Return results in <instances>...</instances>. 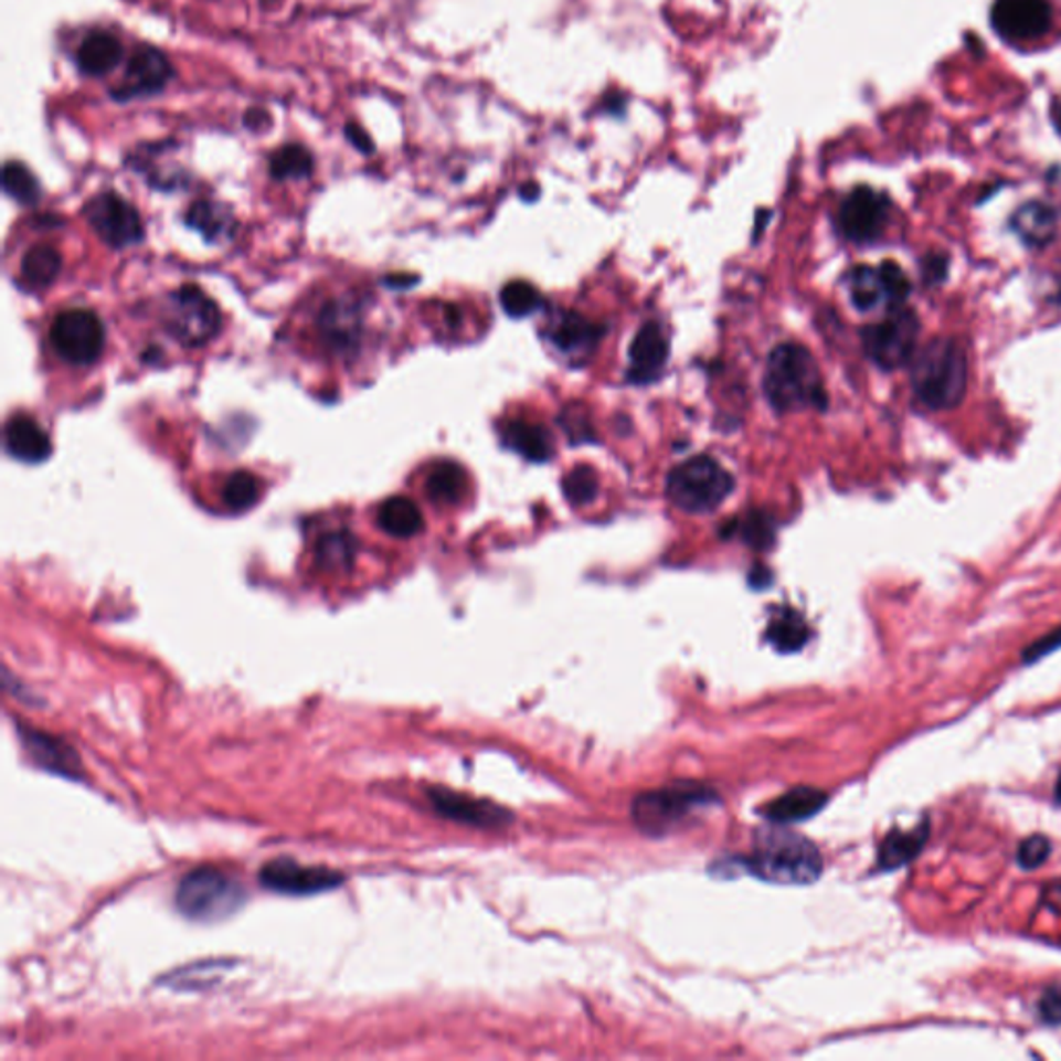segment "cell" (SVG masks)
Listing matches in <instances>:
<instances>
[{"label": "cell", "instance_id": "obj_1", "mask_svg": "<svg viewBox=\"0 0 1061 1061\" xmlns=\"http://www.w3.org/2000/svg\"><path fill=\"white\" fill-rule=\"evenodd\" d=\"M910 384L916 401L931 411H949L964 401L968 354L956 338H933L912 357Z\"/></svg>", "mask_w": 1061, "mask_h": 1061}, {"label": "cell", "instance_id": "obj_2", "mask_svg": "<svg viewBox=\"0 0 1061 1061\" xmlns=\"http://www.w3.org/2000/svg\"><path fill=\"white\" fill-rule=\"evenodd\" d=\"M763 392L770 405L779 413H794L805 409H826L827 394L821 371L803 344H779L767 357Z\"/></svg>", "mask_w": 1061, "mask_h": 1061}, {"label": "cell", "instance_id": "obj_3", "mask_svg": "<svg viewBox=\"0 0 1061 1061\" xmlns=\"http://www.w3.org/2000/svg\"><path fill=\"white\" fill-rule=\"evenodd\" d=\"M741 864L758 879L782 885H807L824 873V859L815 844L772 827L758 831L753 852Z\"/></svg>", "mask_w": 1061, "mask_h": 1061}, {"label": "cell", "instance_id": "obj_4", "mask_svg": "<svg viewBox=\"0 0 1061 1061\" xmlns=\"http://www.w3.org/2000/svg\"><path fill=\"white\" fill-rule=\"evenodd\" d=\"M734 491V477L711 456L697 455L676 465L666 479L668 500L682 512L705 514Z\"/></svg>", "mask_w": 1061, "mask_h": 1061}, {"label": "cell", "instance_id": "obj_5", "mask_svg": "<svg viewBox=\"0 0 1061 1061\" xmlns=\"http://www.w3.org/2000/svg\"><path fill=\"white\" fill-rule=\"evenodd\" d=\"M247 900L245 888L235 877L214 867L189 871L177 885L174 904L179 912L198 923H216L241 909Z\"/></svg>", "mask_w": 1061, "mask_h": 1061}, {"label": "cell", "instance_id": "obj_6", "mask_svg": "<svg viewBox=\"0 0 1061 1061\" xmlns=\"http://www.w3.org/2000/svg\"><path fill=\"white\" fill-rule=\"evenodd\" d=\"M919 332L921 321L912 309H906L904 305L892 307L883 320L862 330V347L867 357L881 370H898L916 353Z\"/></svg>", "mask_w": 1061, "mask_h": 1061}, {"label": "cell", "instance_id": "obj_7", "mask_svg": "<svg viewBox=\"0 0 1061 1061\" xmlns=\"http://www.w3.org/2000/svg\"><path fill=\"white\" fill-rule=\"evenodd\" d=\"M219 305L202 288L185 285L172 290L165 305V326L185 347H200L219 335Z\"/></svg>", "mask_w": 1061, "mask_h": 1061}, {"label": "cell", "instance_id": "obj_8", "mask_svg": "<svg viewBox=\"0 0 1061 1061\" xmlns=\"http://www.w3.org/2000/svg\"><path fill=\"white\" fill-rule=\"evenodd\" d=\"M104 323L89 309H67L52 321V347L71 365L96 363L104 351Z\"/></svg>", "mask_w": 1061, "mask_h": 1061}, {"label": "cell", "instance_id": "obj_9", "mask_svg": "<svg viewBox=\"0 0 1061 1061\" xmlns=\"http://www.w3.org/2000/svg\"><path fill=\"white\" fill-rule=\"evenodd\" d=\"M715 800V794L701 786H675L664 791L645 792L633 803V819L643 831L659 834L666 827L675 826L692 810L708 807Z\"/></svg>", "mask_w": 1061, "mask_h": 1061}, {"label": "cell", "instance_id": "obj_10", "mask_svg": "<svg viewBox=\"0 0 1061 1061\" xmlns=\"http://www.w3.org/2000/svg\"><path fill=\"white\" fill-rule=\"evenodd\" d=\"M1055 11L1051 0H995L991 28L1006 44L1028 46L1051 34Z\"/></svg>", "mask_w": 1061, "mask_h": 1061}, {"label": "cell", "instance_id": "obj_11", "mask_svg": "<svg viewBox=\"0 0 1061 1061\" xmlns=\"http://www.w3.org/2000/svg\"><path fill=\"white\" fill-rule=\"evenodd\" d=\"M84 216L100 241L115 250H125L144 238V222L136 205L115 191L94 195L84 205Z\"/></svg>", "mask_w": 1061, "mask_h": 1061}, {"label": "cell", "instance_id": "obj_12", "mask_svg": "<svg viewBox=\"0 0 1061 1061\" xmlns=\"http://www.w3.org/2000/svg\"><path fill=\"white\" fill-rule=\"evenodd\" d=\"M890 212L892 202L888 200V195L871 187H857L846 195L838 210V226L848 241L869 245L885 233Z\"/></svg>", "mask_w": 1061, "mask_h": 1061}, {"label": "cell", "instance_id": "obj_13", "mask_svg": "<svg viewBox=\"0 0 1061 1061\" xmlns=\"http://www.w3.org/2000/svg\"><path fill=\"white\" fill-rule=\"evenodd\" d=\"M174 75L177 71L165 52L150 44H141L129 59L125 75L117 89L110 92V98L115 102H131L160 96L174 79Z\"/></svg>", "mask_w": 1061, "mask_h": 1061}, {"label": "cell", "instance_id": "obj_14", "mask_svg": "<svg viewBox=\"0 0 1061 1061\" xmlns=\"http://www.w3.org/2000/svg\"><path fill=\"white\" fill-rule=\"evenodd\" d=\"M259 883L285 895L330 892L344 883V876L328 867H307L293 859H274L259 869Z\"/></svg>", "mask_w": 1061, "mask_h": 1061}, {"label": "cell", "instance_id": "obj_15", "mask_svg": "<svg viewBox=\"0 0 1061 1061\" xmlns=\"http://www.w3.org/2000/svg\"><path fill=\"white\" fill-rule=\"evenodd\" d=\"M427 798L438 815L463 826L502 829L512 821L510 810L498 807L496 803L471 798L467 794H458L448 788H429Z\"/></svg>", "mask_w": 1061, "mask_h": 1061}, {"label": "cell", "instance_id": "obj_16", "mask_svg": "<svg viewBox=\"0 0 1061 1061\" xmlns=\"http://www.w3.org/2000/svg\"><path fill=\"white\" fill-rule=\"evenodd\" d=\"M18 734L23 744V751L34 761V765L51 772V774L63 775L71 779H82V758L68 746L67 742L40 732L38 728L18 724Z\"/></svg>", "mask_w": 1061, "mask_h": 1061}, {"label": "cell", "instance_id": "obj_17", "mask_svg": "<svg viewBox=\"0 0 1061 1061\" xmlns=\"http://www.w3.org/2000/svg\"><path fill=\"white\" fill-rule=\"evenodd\" d=\"M670 344L656 321H647L633 338L628 349V380L635 384H649L659 378L668 363Z\"/></svg>", "mask_w": 1061, "mask_h": 1061}, {"label": "cell", "instance_id": "obj_18", "mask_svg": "<svg viewBox=\"0 0 1061 1061\" xmlns=\"http://www.w3.org/2000/svg\"><path fill=\"white\" fill-rule=\"evenodd\" d=\"M931 838V815H923L921 821L910 829L893 827L877 848V871L893 873L912 864L925 852Z\"/></svg>", "mask_w": 1061, "mask_h": 1061}, {"label": "cell", "instance_id": "obj_19", "mask_svg": "<svg viewBox=\"0 0 1061 1061\" xmlns=\"http://www.w3.org/2000/svg\"><path fill=\"white\" fill-rule=\"evenodd\" d=\"M4 444L9 455L23 463H42L52 450L49 434L28 415H15L9 420L4 427Z\"/></svg>", "mask_w": 1061, "mask_h": 1061}, {"label": "cell", "instance_id": "obj_20", "mask_svg": "<svg viewBox=\"0 0 1061 1061\" xmlns=\"http://www.w3.org/2000/svg\"><path fill=\"white\" fill-rule=\"evenodd\" d=\"M826 805V792L813 786H796L786 794H782L779 798H775L774 803H770L765 809V817L777 826L800 824L815 817Z\"/></svg>", "mask_w": 1061, "mask_h": 1061}, {"label": "cell", "instance_id": "obj_21", "mask_svg": "<svg viewBox=\"0 0 1061 1061\" xmlns=\"http://www.w3.org/2000/svg\"><path fill=\"white\" fill-rule=\"evenodd\" d=\"M123 54L125 49L117 35L108 32H92L85 35L84 42L79 44L75 63L87 77H106L120 65Z\"/></svg>", "mask_w": 1061, "mask_h": 1061}, {"label": "cell", "instance_id": "obj_22", "mask_svg": "<svg viewBox=\"0 0 1061 1061\" xmlns=\"http://www.w3.org/2000/svg\"><path fill=\"white\" fill-rule=\"evenodd\" d=\"M1011 229L1028 247H1044L1058 235V212L1043 202L1025 203L1014 212Z\"/></svg>", "mask_w": 1061, "mask_h": 1061}, {"label": "cell", "instance_id": "obj_23", "mask_svg": "<svg viewBox=\"0 0 1061 1061\" xmlns=\"http://www.w3.org/2000/svg\"><path fill=\"white\" fill-rule=\"evenodd\" d=\"M602 335H604V330L597 323L585 320L583 316H579L574 311H569V314H562L552 323L550 340L562 353L583 354L590 353L591 349L600 342Z\"/></svg>", "mask_w": 1061, "mask_h": 1061}, {"label": "cell", "instance_id": "obj_24", "mask_svg": "<svg viewBox=\"0 0 1061 1061\" xmlns=\"http://www.w3.org/2000/svg\"><path fill=\"white\" fill-rule=\"evenodd\" d=\"M359 330L361 314L353 304L338 301L323 309L320 318L321 337L335 351H351L357 344Z\"/></svg>", "mask_w": 1061, "mask_h": 1061}, {"label": "cell", "instance_id": "obj_25", "mask_svg": "<svg viewBox=\"0 0 1061 1061\" xmlns=\"http://www.w3.org/2000/svg\"><path fill=\"white\" fill-rule=\"evenodd\" d=\"M502 439L512 453L521 455L522 458H527L531 463H545V460H550V456L554 455L552 436L540 423H506L505 429H502Z\"/></svg>", "mask_w": 1061, "mask_h": 1061}, {"label": "cell", "instance_id": "obj_26", "mask_svg": "<svg viewBox=\"0 0 1061 1061\" xmlns=\"http://www.w3.org/2000/svg\"><path fill=\"white\" fill-rule=\"evenodd\" d=\"M187 224L195 229L210 243L231 238L235 231V216L229 205L219 202H195L187 212Z\"/></svg>", "mask_w": 1061, "mask_h": 1061}, {"label": "cell", "instance_id": "obj_27", "mask_svg": "<svg viewBox=\"0 0 1061 1061\" xmlns=\"http://www.w3.org/2000/svg\"><path fill=\"white\" fill-rule=\"evenodd\" d=\"M378 522L388 535L399 538V540L415 538L423 531L422 510L406 496L388 498L386 502L380 506Z\"/></svg>", "mask_w": 1061, "mask_h": 1061}, {"label": "cell", "instance_id": "obj_28", "mask_svg": "<svg viewBox=\"0 0 1061 1061\" xmlns=\"http://www.w3.org/2000/svg\"><path fill=\"white\" fill-rule=\"evenodd\" d=\"M425 491L436 505H458L467 494V473L453 460H442L427 475Z\"/></svg>", "mask_w": 1061, "mask_h": 1061}, {"label": "cell", "instance_id": "obj_29", "mask_svg": "<svg viewBox=\"0 0 1061 1061\" xmlns=\"http://www.w3.org/2000/svg\"><path fill=\"white\" fill-rule=\"evenodd\" d=\"M63 268V257L56 247L49 243H38L30 252L23 255L21 262V278L25 280L28 287L40 288L51 287L61 274Z\"/></svg>", "mask_w": 1061, "mask_h": 1061}, {"label": "cell", "instance_id": "obj_30", "mask_svg": "<svg viewBox=\"0 0 1061 1061\" xmlns=\"http://www.w3.org/2000/svg\"><path fill=\"white\" fill-rule=\"evenodd\" d=\"M357 548L359 543L347 531L326 533L316 545V564L326 573H347L353 569Z\"/></svg>", "mask_w": 1061, "mask_h": 1061}, {"label": "cell", "instance_id": "obj_31", "mask_svg": "<svg viewBox=\"0 0 1061 1061\" xmlns=\"http://www.w3.org/2000/svg\"><path fill=\"white\" fill-rule=\"evenodd\" d=\"M809 637V626L805 623V618L794 609L779 612L767 626V639L782 654L800 651L807 645Z\"/></svg>", "mask_w": 1061, "mask_h": 1061}, {"label": "cell", "instance_id": "obj_32", "mask_svg": "<svg viewBox=\"0 0 1061 1061\" xmlns=\"http://www.w3.org/2000/svg\"><path fill=\"white\" fill-rule=\"evenodd\" d=\"M272 179L276 181H301L309 179L314 172V156L301 144H285L272 152Z\"/></svg>", "mask_w": 1061, "mask_h": 1061}, {"label": "cell", "instance_id": "obj_33", "mask_svg": "<svg viewBox=\"0 0 1061 1061\" xmlns=\"http://www.w3.org/2000/svg\"><path fill=\"white\" fill-rule=\"evenodd\" d=\"M2 189L9 198H13L21 205H35L42 198V187L38 183L34 172L23 162H7L2 169Z\"/></svg>", "mask_w": 1061, "mask_h": 1061}, {"label": "cell", "instance_id": "obj_34", "mask_svg": "<svg viewBox=\"0 0 1061 1061\" xmlns=\"http://www.w3.org/2000/svg\"><path fill=\"white\" fill-rule=\"evenodd\" d=\"M850 297L860 311H871L885 299V288L879 268L857 266L850 272Z\"/></svg>", "mask_w": 1061, "mask_h": 1061}, {"label": "cell", "instance_id": "obj_35", "mask_svg": "<svg viewBox=\"0 0 1061 1061\" xmlns=\"http://www.w3.org/2000/svg\"><path fill=\"white\" fill-rule=\"evenodd\" d=\"M562 491L573 506L591 505L600 494V477L593 467L579 465L564 475Z\"/></svg>", "mask_w": 1061, "mask_h": 1061}, {"label": "cell", "instance_id": "obj_36", "mask_svg": "<svg viewBox=\"0 0 1061 1061\" xmlns=\"http://www.w3.org/2000/svg\"><path fill=\"white\" fill-rule=\"evenodd\" d=\"M500 304L505 307L506 314L512 316V318H524V316H531L540 309L543 299H541L540 290L533 287L531 283H524V280H512L508 283L502 293H500Z\"/></svg>", "mask_w": 1061, "mask_h": 1061}, {"label": "cell", "instance_id": "obj_37", "mask_svg": "<svg viewBox=\"0 0 1061 1061\" xmlns=\"http://www.w3.org/2000/svg\"><path fill=\"white\" fill-rule=\"evenodd\" d=\"M257 498H259V481L252 473H233L222 489L224 505L236 512L252 508L257 502Z\"/></svg>", "mask_w": 1061, "mask_h": 1061}, {"label": "cell", "instance_id": "obj_38", "mask_svg": "<svg viewBox=\"0 0 1061 1061\" xmlns=\"http://www.w3.org/2000/svg\"><path fill=\"white\" fill-rule=\"evenodd\" d=\"M734 529L741 535L742 541L746 545L755 548V550H767L775 540L774 521L763 510L749 512L744 519L739 521V524H734Z\"/></svg>", "mask_w": 1061, "mask_h": 1061}, {"label": "cell", "instance_id": "obj_39", "mask_svg": "<svg viewBox=\"0 0 1061 1061\" xmlns=\"http://www.w3.org/2000/svg\"><path fill=\"white\" fill-rule=\"evenodd\" d=\"M1053 855V842L1044 834H1030L1016 848V864L1022 871H1037Z\"/></svg>", "mask_w": 1061, "mask_h": 1061}, {"label": "cell", "instance_id": "obj_40", "mask_svg": "<svg viewBox=\"0 0 1061 1061\" xmlns=\"http://www.w3.org/2000/svg\"><path fill=\"white\" fill-rule=\"evenodd\" d=\"M879 274H881L883 288H885V301L892 307H902L906 304L910 290H912L906 272L902 270L895 262H883L879 266Z\"/></svg>", "mask_w": 1061, "mask_h": 1061}, {"label": "cell", "instance_id": "obj_41", "mask_svg": "<svg viewBox=\"0 0 1061 1061\" xmlns=\"http://www.w3.org/2000/svg\"><path fill=\"white\" fill-rule=\"evenodd\" d=\"M1037 1020L1047 1028L1061 1027V985H1049L1044 987L1043 994L1037 999L1035 1006Z\"/></svg>", "mask_w": 1061, "mask_h": 1061}, {"label": "cell", "instance_id": "obj_42", "mask_svg": "<svg viewBox=\"0 0 1061 1061\" xmlns=\"http://www.w3.org/2000/svg\"><path fill=\"white\" fill-rule=\"evenodd\" d=\"M1061 649V626L1053 628L1051 633H1047L1043 637H1039L1037 640H1032L1030 645H1027L1022 649V656H1020V661L1022 666H1035L1039 664L1044 657L1055 654Z\"/></svg>", "mask_w": 1061, "mask_h": 1061}, {"label": "cell", "instance_id": "obj_43", "mask_svg": "<svg viewBox=\"0 0 1061 1061\" xmlns=\"http://www.w3.org/2000/svg\"><path fill=\"white\" fill-rule=\"evenodd\" d=\"M560 423H562L564 432L569 434L571 442H583L591 436V425L587 423V417L576 409H566L560 417Z\"/></svg>", "mask_w": 1061, "mask_h": 1061}, {"label": "cell", "instance_id": "obj_44", "mask_svg": "<svg viewBox=\"0 0 1061 1061\" xmlns=\"http://www.w3.org/2000/svg\"><path fill=\"white\" fill-rule=\"evenodd\" d=\"M344 137L347 141L353 146L357 152L361 153H373L375 146H373V139L368 136L365 129H361L357 123H347L344 125Z\"/></svg>", "mask_w": 1061, "mask_h": 1061}, {"label": "cell", "instance_id": "obj_45", "mask_svg": "<svg viewBox=\"0 0 1061 1061\" xmlns=\"http://www.w3.org/2000/svg\"><path fill=\"white\" fill-rule=\"evenodd\" d=\"M243 125H245L250 131H253V134H259V131H264L266 127H270V113L264 110V108H257V106L250 108V110L245 113V117H243Z\"/></svg>", "mask_w": 1061, "mask_h": 1061}, {"label": "cell", "instance_id": "obj_46", "mask_svg": "<svg viewBox=\"0 0 1061 1061\" xmlns=\"http://www.w3.org/2000/svg\"><path fill=\"white\" fill-rule=\"evenodd\" d=\"M945 268H947V259H945L944 255L929 257V259H926V278H933V276H937V278L942 280V278H944Z\"/></svg>", "mask_w": 1061, "mask_h": 1061}, {"label": "cell", "instance_id": "obj_47", "mask_svg": "<svg viewBox=\"0 0 1061 1061\" xmlns=\"http://www.w3.org/2000/svg\"><path fill=\"white\" fill-rule=\"evenodd\" d=\"M1053 803H1055V807H1061V770L1058 779H1055V786H1053Z\"/></svg>", "mask_w": 1061, "mask_h": 1061}, {"label": "cell", "instance_id": "obj_48", "mask_svg": "<svg viewBox=\"0 0 1061 1061\" xmlns=\"http://www.w3.org/2000/svg\"><path fill=\"white\" fill-rule=\"evenodd\" d=\"M1053 125H1055V129H1058V134L1061 136V100L1060 104L1055 106V110H1053Z\"/></svg>", "mask_w": 1061, "mask_h": 1061}]
</instances>
